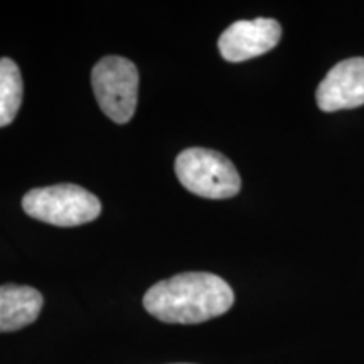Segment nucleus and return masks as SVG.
Listing matches in <instances>:
<instances>
[{"instance_id": "f03ea898", "label": "nucleus", "mask_w": 364, "mask_h": 364, "mask_svg": "<svg viewBox=\"0 0 364 364\" xmlns=\"http://www.w3.org/2000/svg\"><path fill=\"white\" fill-rule=\"evenodd\" d=\"M174 167L181 184L201 198L230 199L241 189V177L235 164L216 150L201 147L182 150Z\"/></svg>"}, {"instance_id": "6e6552de", "label": "nucleus", "mask_w": 364, "mask_h": 364, "mask_svg": "<svg viewBox=\"0 0 364 364\" xmlns=\"http://www.w3.org/2000/svg\"><path fill=\"white\" fill-rule=\"evenodd\" d=\"M24 83L19 66L11 58H0V129L11 125L21 110Z\"/></svg>"}, {"instance_id": "423d86ee", "label": "nucleus", "mask_w": 364, "mask_h": 364, "mask_svg": "<svg viewBox=\"0 0 364 364\" xmlns=\"http://www.w3.org/2000/svg\"><path fill=\"white\" fill-rule=\"evenodd\" d=\"M317 107L322 112L351 110L364 105V58H349L336 65L318 85Z\"/></svg>"}, {"instance_id": "20e7f679", "label": "nucleus", "mask_w": 364, "mask_h": 364, "mask_svg": "<svg viewBox=\"0 0 364 364\" xmlns=\"http://www.w3.org/2000/svg\"><path fill=\"white\" fill-rule=\"evenodd\" d=\"M95 97L105 115L115 124L132 120L139 97V70L134 63L120 56H107L91 71Z\"/></svg>"}, {"instance_id": "0eeeda50", "label": "nucleus", "mask_w": 364, "mask_h": 364, "mask_svg": "<svg viewBox=\"0 0 364 364\" xmlns=\"http://www.w3.org/2000/svg\"><path fill=\"white\" fill-rule=\"evenodd\" d=\"M43 304V295L33 287L0 285V332H14L33 324Z\"/></svg>"}, {"instance_id": "39448f33", "label": "nucleus", "mask_w": 364, "mask_h": 364, "mask_svg": "<svg viewBox=\"0 0 364 364\" xmlns=\"http://www.w3.org/2000/svg\"><path fill=\"white\" fill-rule=\"evenodd\" d=\"M282 39V27L275 19L258 17L236 21L220 36V54L230 63H243L272 51Z\"/></svg>"}, {"instance_id": "f257e3e1", "label": "nucleus", "mask_w": 364, "mask_h": 364, "mask_svg": "<svg viewBox=\"0 0 364 364\" xmlns=\"http://www.w3.org/2000/svg\"><path fill=\"white\" fill-rule=\"evenodd\" d=\"M233 304L231 287L221 277L204 272L161 280L144 295L145 311L167 324H201L226 314Z\"/></svg>"}, {"instance_id": "7ed1b4c3", "label": "nucleus", "mask_w": 364, "mask_h": 364, "mask_svg": "<svg viewBox=\"0 0 364 364\" xmlns=\"http://www.w3.org/2000/svg\"><path fill=\"white\" fill-rule=\"evenodd\" d=\"M22 209L38 221L70 228L97 220L102 203L81 186L56 184L29 191L22 198Z\"/></svg>"}]
</instances>
